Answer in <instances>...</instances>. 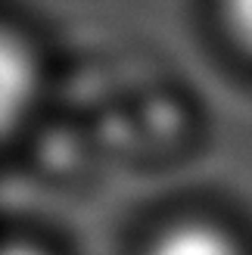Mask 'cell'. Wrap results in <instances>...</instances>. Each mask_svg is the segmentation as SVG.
<instances>
[{"instance_id":"cell-1","label":"cell","mask_w":252,"mask_h":255,"mask_svg":"<svg viewBox=\"0 0 252 255\" xmlns=\"http://www.w3.org/2000/svg\"><path fill=\"white\" fill-rule=\"evenodd\" d=\"M34 62L22 41L0 28V134L16 125L34 97Z\"/></svg>"},{"instance_id":"cell-2","label":"cell","mask_w":252,"mask_h":255,"mask_svg":"<svg viewBox=\"0 0 252 255\" xmlns=\"http://www.w3.org/2000/svg\"><path fill=\"white\" fill-rule=\"evenodd\" d=\"M149 255H240V249L221 227L190 221L165 231Z\"/></svg>"},{"instance_id":"cell-3","label":"cell","mask_w":252,"mask_h":255,"mask_svg":"<svg viewBox=\"0 0 252 255\" xmlns=\"http://www.w3.org/2000/svg\"><path fill=\"white\" fill-rule=\"evenodd\" d=\"M221 16L231 37L252 53V0H221Z\"/></svg>"},{"instance_id":"cell-4","label":"cell","mask_w":252,"mask_h":255,"mask_svg":"<svg viewBox=\"0 0 252 255\" xmlns=\"http://www.w3.org/2000/svg\"><path fill=\"white\" fill-rule=\"evenodd\" d=\"M0 255H41V252L28 249V246H6V249H0Z\"/></svg>"}]
</instances>
